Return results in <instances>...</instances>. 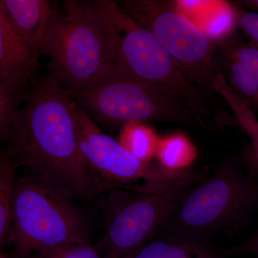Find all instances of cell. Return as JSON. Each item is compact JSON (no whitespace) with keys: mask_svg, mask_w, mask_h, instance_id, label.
I'll return each instance as SVG.
<instances>
[{"mask_svg":"<svg viewBox=\"0 0 258 258\" xmlns=\"http://www.w3.org/2000/svg\"><path fill=\"white\" fill-rule=\"evenodd\" d=\"M47 76L64 90L86 87L115 71L91 0H66L44 41Z\"/></svg>","mask_w":258,"mask_h":258,"instance_id":"obj_6","label":"cell"},{"mask_svg":"<svg viewBox=\"0 0 258 258\" xmlns=\"http://www.w3.org/2000/svg\"><path fill=\"white\" fill-rule=\"evenodd\" d=\"M92 3L117 72L179 97L204 121L212 118L210 96L188 79L152 32L125 14L117 2Z\"/></svg>","mask_w":258,"mask_h":258,"instance_id":"obj_2","label":"cell"},{"mask_svg":"<svg viewBox=\"0 0 258 258\" xmlns=\"http://www.w3.org/2000/svg\"><path fill=\"white\" fill-rule=\"evenodd\" d=\"M10 232L22 257L87 240L71 195L36 175L15 177Z\"/></svg>","mask_w":258,"mask_h":258,"instance_id":"obj_7","label":"cell"},{"mask_svg":"<svg viewBox=\"0 0 258 258\" xmlns=\"http://www.w3.org/2000/svg\"><path fill=\"white\" fill-rule=\"evenodd\" d=\"M64 91L98 126L120 129L128 123L162 121L206 128L179 97L115 70L90 86Z\"/></svg>","mask_w":258,"mask_h":258,"instance_id":"obj_4","label":"cell"},{"mask_svg":"<svg viewBox=\"0 0 258 258\" xmlns=\"http://www.w3.org/2000/svg\"><path fill=\"white\" fill-rule=\"evenodd\" d=\"M257 207V179L237 164L225 163L189 190L156 235L206 241L222 234L233 236L249 225Z\"/></svg>","mask_w":258,"mask_h":258,"instance_id":"obj_3","label":"cell"},{"mask_svg":"<svg viewBox=\"0 0 258 258\" xmlns=\"http://www.w3.org/2000/svg\"><path fill=\"white\" fill-rule=\"evenodd\" d=\"M125 14L152 32L188 79L209 96L220 73L215 68V43L183 14L175 2L121 0Z\"/></svg>","mask_w":258,"mask_h":258,"instance_id":"obj_8","label":"cell"},{"mask_svg":"<svg viewBox=\"0 0 258 258\" xmlns=\"http://www.w3.org/2000/svg\"><path fill=\"white\" fill-rule=\"evenodd\" d=\"M238 23H240L244 33L250 39L252 43L249 45L257 47L258 43V14L254 12H242L239 15Z\"/></svg>","mask_w":258,"mask_h":258,"instance_id":"obj_20","label":"cell"},{"mask_svg":"<svg viewBox=\"0 0 258 258\" xmlns=\"http://www.w3.org/2000/svg\"><path fill=\"white\" fill-rule=\"evenodd\" d=\"M28 89L0 81V137L8 136L12 121L20 109Z\"/></svg>","mask_w":258,"mask_h":258,"instance_id":"obj_18","label":"cell"},{"mask_svg":"<svg viewBox=\"0 0 258 258\" xmlns=\"http://www.w3.org/2000/svg\"><path fill=\"white\" fill-rule=\"evenodd\" d=\"M71 103L80 154L94 176L98 191L107 183L116 189L161 195L191 187L205 179L203 170H171L157 163L140 160L102 133L71 99Z\"/></svg>","mask_w":258,"mask_h":258,"instance_id":"obj_5","label":"cell"},{"mask_svg":"<svg viewBox=\"0 0 258 258\" xmlns=\"http://www.w3.org/2000/svg\"><path fill=\"white\" fill-rule=\"evenodd\" d=\"M8 137L18 165L81 200L99 191L80 154L71 99L50 76L32 80Z\"/></svg>","mask_w":258,"mask_h":258,"instance_id":"obj_1","label":"cell"},{"mask_svg":"<svg viewBox=\"0 0 258 258\" xmlns=\"http://www.w3.org/2000/svg\"><path fill=\"white\" fill-rule=\"evenodd\" d=\"M221 42L227 74L236 98L244 105L257 106L258 98V49L230 36ZM220 43V42H219Z\"/></svg>","mask_w":258,"mask_h":258,"instance_id":"obj_12","label":"cell"},{"mask_svg":"<svg viewBox=\"0 0 258 258\" xmlns=\"http://www.w3.org/2000/svg\"><path fill=\"white\" fill-rule=\"evenodd\" d=\"M238 23V11L230 3H210L195 22L214 43L221 42L232 35Z\"/></svg>","mask_w":258,"mask_h":258,"instance_id":"obj_14","label":"cell"},{"mask_svg":"<svg viewBox=\"0 0 258 258\" xmlns=\"http://www.w3.org/2000/svg\"><path fill=\"white\" fill-rule=\"evenodd\" d=\"M0 258H8L6 254H5L1 249H0Z\"/></svg>","mask_w":258,"mask_h":258,"instance_id":"obj_22","label":"cell"},{"mask_svg":"<svg viewBox=\"0 0 258 258\" xmlns=\"http://www.w3.org/2000/svg\"><path fill=\"white\" fill-rule=\"evenodd\" d=\"M34 258H103L88 240L60 246L37 252Z\"/></svg>","mask_w":258,"mask_h":258,"instance_id":"obj_19","label":"cell"},{"mask_svg":"<svg viewBox=\"0 0 258 258\" xmlns=\"http://www.w3.org/2000/svg\"><path fill=\"white\" fill-rule=\"evenodd\" d=\"M159 139L152 128L132 123L120 128L118 143L140 160L150 162L155 157Z\"/></svg>","mask_w":258,"mask_h":258,"instance_id":"obj_16","label":"cell"},{"mask_svg":"<svg viewBox=\"0 0 258 258\" xmlns=\"http://www.w3.org/2000/svg\"><path fill=\"white\" fill-rule=\"evenodd\" d=\"M38 63V55L12 28L0 0V81L28 88Z\"/></svg>","mask_w":258,"mask_h":258,"instance_id":"obj_11","label":"cell"},{"mask_svg":"<svg viewBox=\"0 0 258 258\" xmlns=\"http://www.w3.org/2000/svg\"><path fill=\"white\" fill-rule=\"evenodd\" d=\"M155 157L157 164L171 170L189 169L198 157L197 148L186 136L174 134L159 139Z\"/></svg>","mask_w":258,"mask_h":258,"instance_id":"obj_15","label":"cell"},{"mask_svg":"<svg viewBox=\"0 0 258 258\" xmlns=\"http://www.w3.org/2000/svg\"><path fill=\"white\" fill-rule=\"evenodd\" d=\"M18 166L9 151L0 152V244L10 232L12 197Z\"/></svg>","mask_w":258,"mask_h":258,"instance_id":"obj_17","label":"cell"},{"mask_svg":"<svg viewBox=\"0 0 258 258\" xmlns=\"http://www.w3.org/2000/svg\"><path fill=\"white\" fill-rule=\"evenodd\" d=\"M229 256L232 254L238 253H250L257 255V235H254L245 243L242 245L237 246V247H232L228 250H227Z\"/></svg>","mask_w":258,"mask_h":258,"instance_id":"obj_21","label":"cell"},{"mask_svg":"<svg viewBox=\"0 0 258 258\" xmlns=\"http://www.w3.org/2000/svg\"><path fill=\"white\" fill-rule=\"evenodd\" d=\"M1 1L12 28L40 57L44 41L61 10L49 0Z\"/></svg>","mask_w":258,"mask_h":258,"instance_id":"obj_10","label":"cell"},{"mask_svg":"<svg viewBox=\"0 0 258 258\" xmlns=\"http://www.w3.org/2000/svg\"><path fill=\"white\" fill-rule=\"evenodd\" d=\"M192 187L161 195L121 189L110 191L100 203L106 225L102 257H132L155 237Z\"/></svg>","mask_w":258,"mask_h":258,"instance_id":"obj_9","label":"cell"},{"mask_svg":"<svg viewBox=\"0 0 258 258\" xmlns=\"http://www.w3.org/2000/svg\"><path fill=\"white\" fill-rule=\"evenodd\" d=\"M210 241L172 235H157L130 258H229Z\"/></svg>","mask_w":258,"mask_h":258,"instance_id":"obj_13","label":"cell"}]
</instances>
